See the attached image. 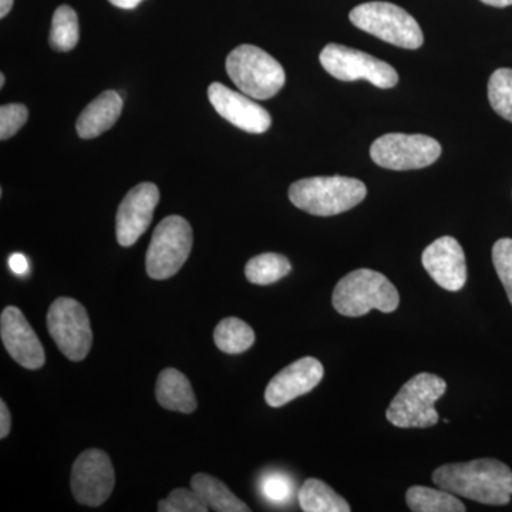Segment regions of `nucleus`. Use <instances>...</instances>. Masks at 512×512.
<instances>
[{
    "label": "nucleus",
    "instance_id": "nucleus-1",
    "mask_svg": "<svg viewBox=\"0 0 512 512\" xmlns=\"http://www.w3.org/2000/svg\"><path fill=\"white\" fill-rule=\"evenodd\" d=\"M443 490L488 505H505L512 497V471L494 458L446 464L433 473Z\"/></svg>",
    "mask_w": 512,
    "mask_h": 512
},
{
    "label": "nucleus",
    "instance_id": "nucleus-2",
    "mask_svg": "<svg viewBox=\"0 0 512 512\" xmlns=\"http://www.w3.org/2000/svg\"><path fill=\"white\" fill-rule=\"evenodd\" d=\"M366 194L362 181L340 175L303 178L289 188L292 204L316 217H332L352 210L365 200Z\"/></svg>",
    "mask_w": 512,
    "mask_h": 512
},
{
    "label": "nucleus",
    "instance_id": "nucleus-3",
    "mask_svg": "<svg viewBox=\"0 0 512 512\" xmlns=\"http://www.w3.org/2000/svg\"><path fill=\"white\" fill-rule=\"evenodd\" d=\"M332 303L340 315L357 318L373 309L383 313L396 311L400 295L386 276L362 268L340 279L333 291Z\"/></svg>",
    "mask_w": 512,
    "mask_h": 512
},
{
    "label": "nucleus",
    "instance_id": "nucleus-4",
    "mask_svg": "<svg viewBox=\"0 0 512 512\" xmlns=\"http://www.w3.org/2000/svg\"><path fill=\"white\" fill-rule=\"evenodd\" d=\"M447 390L446 380L431 373H419L404 383L390 403L386 419L399 429H427L439 423L437 400Z\"/></svg>",
    "mask_w": 512,
    "mask_h": 512
},
{
    "label": "nucleus",
    "instance_id": "nucleus-5",
    "mask_svg": "<svg viewBox=\"0 0 512 512\" xmlns=\"http://www.w3.org/2000/svg\"><path fill=\"white\" fill-rule=\"evenodd\" d=\"M229 79L251 99L268 100L284 87V67L265 50L252 45L238 46L225 62Z\"/></svg>",
    "mask_w": 512,
    "mask_h": 512
},
{
    "label": "nucleus",
    "instance_id": "nucleus-6",
    "mask_svg": "<svg viewBox=\"0 0 512 512\" xmlns=\"http://www.w3.org/2000/svg\"><path fill=\"white\" fill-rule=\"evenodd\" d=\"M349 19L363 32L402 49L416 50L424 42L417 20L393 3H363L350 12Z\"/></svg>",
    "mask_w": 512,
    "mask_h": 512
},
{
    "label": "nucleus",
    "instance_id": "nucleus-7",
    "mask_svg": "<svg viewBox=\"0 0 512 512\" xmlns=\"http://www.w3.org/2000/svg\"><path fill=\"white\" fill-rule=\"evenodd\" d=\"M192 248L190 222L180 215H170L157 225L146 256L147 274L164 281L173 278L187 262Z\"/></svg>",
    "mask_w": 512,
    "mask_h": 512
},
{
    "label": "nucleus",
    "instance_id": "nucleus-8",
    "mask_svg": "<svg viewBox=\"0 0 512 512\" xmlns=\"http://www.w3.org/2000/svg\"><path fill=\"white\" fill-rule=\"evenodd\" d=\"M319 60L323 69L340 82L366 80L379 89H392L399 83V74L389 63L352 47L330 43L320 52Z\"/></svg>",
    "mask_w": 512,
    "mask_h": 512
},
{
    "label": "nucleus",
    "instance_id": "nucleus-9",
    "mask_svg": "<svg viewBox=\"0 0 512 512\" xmlns=\"http://www.w3.org/2000/svg\"><path fill=\"white\" fill-rule=\"evenodd\" d=\"M47 329L67 359L80 362L89 355L93 332L82 303L72 298H57L47 313Z\"/></svg>",
    "mask_w": 512,
    "mask_h": 512
},
{
    "label": "nucleus",
    "instance_id": "nucleus-10",
    "mask_svg": "<svg viewBox=\"0 0 512 512\" xmlns=\"http://www.w3.org/2000/svg\"><path fill=\"white\" fill-rule=\"evenodd\" d=\"M441 156L439 141L423 134H386L370 147V157L386 170H420Z\"/></svg>",
    "mask_w": 512,
    "mask_h": 512
},
{
    "label": "nucleus",
    "instance_id": "nucleus-11",
    "mask_svg": "<svg viewBox=\"0 0 512 512\" xmlns=\"http://www.w3.org/2000/svg\"><path fill=\"white\" fill-rule=\"evenodd\" d=\"M70 484L77 503L87 507L106 503L116 484L113 464L107 453L99 448L83 451L74 461Z\"/></svg>",
    "mask_w": 512,
    "mask_h": 512
},
{
    "label": "nucleus",
    "instance_id": "nucleus-12",
    "mask_svg": "<svg viewBox=\"0 0 512 512\" xmlns=\"http://www.w3.org/2000/svg\"><path fill=\"white\" fill-rule=\"evenodd\" d=\"M160 201V191L153 183H141L128 191L121 201L116 218L117 241L121 247L136 244L150 227Z\"/></svg>",
    "mask_w": 512,
    "mask_h": 512
},
{
    "label": "nucleus",
    "instance_id": "nucleus-13",
    "mask_svg": "<svg viewBox=\"0 0 512 512\" xmlns=\"http://www.w3.org/2000/svg\"><path fill=\"white\" fill-rule=\"evenodd\" d=\"M0 338L10 357L25 369L37 370L45 365V349L25 315L16 306L3 309Z\"/></svg>",
    "mask_w": 512,
    "mask_h": 512
},
{
    "label": "nucleus",
    "instance_id": "nucleus-14",
    "mask_svg": "<svg viewBox=\"0 0 512 512\" xmlns=\"http://www.w3.org/2000/svg\"><path fill=\"white\" fill-rule=\"evenodd\" d=\"M212 107L232 126L251 134H262L271 127V114L244 93L234 92L222 83L208 87Z\"/></svg>",
    "mask_w": 512,
    "mask_h": 512
},
{
    "label": "nucleus",
    "instance_id": "nucleus-15",
    "mask_svg": "<svg viewBox=\"0 0 512 512\" xmlns=\"http://www.w3.org/2000/svg\"><path fill=\"white\" fill-rule=\"evenodd\" d=\"M421 264L437 285L450 292L466 286V255L456 238L441 237L424 249Z\"/></svg>",
    "mask_w": 512,
    "mask_h": 512
},
{
    "label": "nucleus",
    "instance_id": "nucleus-16",
    "mask_svg": "<svg viewBox=\"0 0 512 512\" xmlns=\"http://www.w3.org/2000/svg\"><path fill=\"white\" fill-rule=\"evenodd\" d=\"M325 370L315 357H302L285 367L269 382L265 390L266 403L271 407H282L296 397L308 394L322 382Z\"/></svg>",
    "mask_w": 512,
    "mask_h": 512
},
{
    "label": "nucleus",
    "instance_id": "nucleus-17",
    "mask_svg": "<svg viewBox=\"0 0 512 512\" xmlns=\"http://www.w3.org/2000/svg\"><path fill=\"white\" fill-rule=\"evenodd\" d=\"M123 111V99L114 90H107L94 99L77 119L76 130L83 140H92L110 130Z\"/></svg>",
    "mask_w": 512,
    "mask_h": 512
},
{
    "label": "nucleus",
    "instance_id": "nucleus-18",
    "mask_svg": "<svg viewBox=\"0 0 512 512\" xmlns=\"http://www.w3.org/2000/svg\"><path fill=\"white\" fill-rule=\"evenodd\" d=\"M156 396L165 410L190 414L197 409V397L190 380L177 369H164L158 375Z\"/></svg>",
    "mask_w": 512,
    "mask_h": 512
},
{
    "label": "nucleus",
    "instance_id": "nucleus-19",
    "mask_svg": "<svg viewBox=\"0 0 512 512\" xmlns=\"http://www.w3.org/2000/svg\"><path fill=\"white\" fill-rule=\"evenodd\" d=\"M191 488L195 491L210 510L217 512H249L244 501L239 500L237 495L218 480L208 474L198 473L191 478Z\"/></svg>",
    "mask_w": 512,
    "mask_h": 512
},
{
    "label": "nucleus",
    "instance_id": "nucleus-20",
    "mask_svg": "<svg viewBox=\"0 0 512 512\" xmlns=\"http://www.w3.org/2000/svg\"><path fill=\"white\" fill-rule=\"evenodd\" d=\"M299 504L305 512H350L352 508L345 498L332 490L328 484L309 478L299 491Z\"/></svg>",
    "mask_w": 512,
    "mask_h": 512
},
{
    "label": "nucleus",
    "instance_id": "nucleus-21",
    "mask_svg": "<svg viewBox=\"0 0 512 512\" xmlns=\"http://www.w3.org/2000/svg\"><path fill=\"white\" fill-rule=\"evenodd\" d=\"M406 503L414 512H466V505L461 503L456 494L450 491L434 490L430 487L413 485L407 490Z\"/></svg>",
    "mask_w": 512,
    "mask_h": 512
},
{
    "label": "nucleus",
    "instance_id": "nucleus-22",
    "mask_svg": "<svg viewBox=\"0 0 512 512\" xmlns=\"http://www.w3.org/2000/svg\"><path fill=\"white\" fill-rule=\"evenodd\" d=\"M214 342L221 352L239 355L247 352L255 343V332L247 322L238 318H227L214 330Z\"/></svg>",
    "mask_w": 512,
    "mask_h": 512
},
{
    "label": "nucleus",
    "instance_id": "nucleus-23",
    "mask_svg": "<svg viewBox=\"0 0 512 512\" xmlns=\"http://www.w3.org/2000/svg\"><path fill=\"white\" fill-rule=\"evenodd\" d=\"M291 271L292 265L289 259L284 255L274 254V252L256 255L249 259L245 266V276L248 281L261 286L275 284Z\"/></svg>",
    "mask_w": 512,
    "mask_h": 512
},
{
    "label": "nucleus",
    "instance_id": "nucleus-24",
    "mask_svg": "<svg viewBox=\"0 0 512 512\" xmlns=\"http://www.w3.org/2000/svg\"><path fill=\"white\" fill-rule=\"evenodd\" d=\"M80 29L77 13L70 6L56 9L50 29V46L57 52H70L79 43Z\"/></svg>",
    "mask_w": 512,
    "mask_h": 512
},
{
    "label": "nucleus",
    "instance_id": "nucleus-25",
    "mask_svg": "<svg viewBox=\"0 0 512 512\" xmlns=\"http://www.w3.org/2000/svg\"><path fill=\"white\" fill-rule=\"evenodd\" d=\"M488 100L498 116L512 123V69H498L491 74Z\"/></svg>",
    "mask_w": 512,
    "mask_h": 512
},
{
    "label": "nucleus",
    "instance_id": "nucleus-26",
    "mask_svg": "<svg viewBox=\"0 0 512 512\" xmlns=\"http://www.w3.org/2000/svg\"><path fill=\"white\" fill-rule=\"evenodd\" d=\"M160 512H207L208 505L192 488H177L158 503Z\"/></svg>",
    "mask_w": 512,
    "mask_h": 512
},
{
    "label": "nucleus",
    "instance_id": "nucleus-27",
    "mask_svg": "<svg viewBox=\"0 0 512 512\" xmlns=\"http://www.w3.org/2000/svg\"><path fill=\"white\" fill-rule=\"evenodd\" d=\"M259 487H261L266 500L271 501L272 504L288 503L293 497V490H295V484L291 477L284 473H266L261 478Z\"/></svg>",
    "mask_w": 512,
    "mask_h": 512
},
{
    "label": "nucleus",
    "instance_id": "nucleus-28",
    "mask_svg": "<svg viewBox=\"0 0 512 512\" xmlns=\"http://www.w3.org/2000/svg\"><path fill=\"white\" fill-rule=\"evenodd\" d=\"M493 264L512 305V239H498L493 247Z\"/></svg>",
    "mask_w": 512,
    "mask_h": 512
},
{
    "label": "nucleus",
    "instance_id": "nucleus-29",
    "mask_svg": "<svg viewBox=\"0 0 512 512\" xmlns=\"http://www.w3.org/2000/svg\"><path fill=\"white\" fill-rule=\"evenodd\" d=\"M29 110L25 104L13 103L0 107V140L6 141L25 126Z\"/></svg>",
    "mask_w": 512,
    "mask_h": 512
},
{
    "label": "nucleus",
    "instance_id": "nucleus-30",
    "mask_svg": "<svg viewBox=\"0 0 512 512\" xmlns=\"http://www.w3.org/2000/svg\"><path fill=\"white\" fill-rule=\"evenodd\" d=\"M10 427H12V417L6 403L0 400V439H6L10 433Z\"/></svg>",
    "mask_w": 512,
    "mask_h": 512
},
{
    "label": "nucleus",
    "instance_id": "nucleus-31",
    "mask_svg": "<svg viewBox=\"0 0 512 512\" xmlns=\"http://www.w3.org/2000/svg\"><path fill=\"white\" fill-rule=\"evenodd\" d=\"M9 266L16 275H26L29 272V261L25 255L13 254L9 258Z\"/></svg>",
    "mask_w": 512,
    "mask_h": 512
},
{
    "label": "nucleus",
    "instance_id": "nucleus-32",
    "mask_svg": "<svg viewBox=\"0 0 512 512\" xmlns=\"http://www.w3.org/2000/svg\"><path fill=\"white\" fill-rule=\"evenodd\" d=\"M109 2L111 5L116 6V8L131 10L136 9L143 0H109Z\"/></svg>",
    "mask_w": 512,
    "mask_h": 512
},
{
    "label": "nucleus",
    "instance_id": "nucleus-33",
    "mask_svg": "<svg viewBox=\"0 0 512 512\" xmlns=\"http://www.w3.org/2000/svg\"><path fill=\"white\" fill-rule=\"evenodd\" d=\"M13 8V0H0V18H6Z\"/></svg>",
    "mask_w": 512,
    "mask_h": 512
},
{
    "label": "nucleus",
    "instance_id": "nucleus-34",
    "mask_svg": "<svg viewBox=\"0 0 512 512\" xmlns=\"http://www.w3.org/2000/svg\"><path fill=\"white\" fill-rule=\"evenodd\" d=\"M488 6H494V8H507L512 5V0H481Z\"/></svg>",
    "mask_w": 512,
    "mask_h": 512
},
{
    "label": "nucleus",
    "instance_id": "nucleus-35",
    "mask_svg": "<svg viewBox=\"0 0 512 512\" xmlns=\"http://www.w3.org/2000/svg\"><path fill=\"white\" fill-rule=\"evenodd\" d=\"M3 84H5V74H0V87H3Z\"/></svg>",
    "mask_w": 512,
    "mask_h": 512
}]
</instances>
